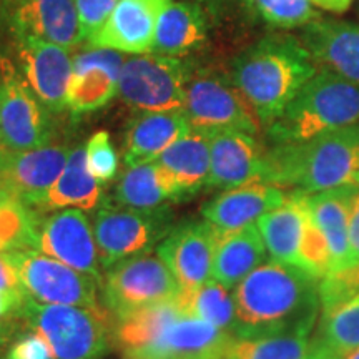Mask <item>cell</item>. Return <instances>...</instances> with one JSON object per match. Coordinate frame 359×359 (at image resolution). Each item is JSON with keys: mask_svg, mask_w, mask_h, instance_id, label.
Returning <instances> with one entry per match:
<instances>
[{"mask_svg": "<svg viewBox=\"0 0 359 359\" xmlns=\"http://www.w3.org/2000/svg\"><path fill=\"white\" fill-rule=\"evenodd\" d=\"M316 278L306 269L276 259L263 263L235 288L236 339L311 333L320 294Z\"/></svg>", "mask_w": 359, "mask_h": 359, "instance_id": "1", "label": "cell"}, {"mask_svg": "<svg viewBox=\"0 0 359 359\" xmlns=\"http://www.w3.org/2000/svg\"><path fill=\"white\" fill-rule=\"evenodd\" d=\"M318 72L303 42L293 35H268L233 58L230 80L269 127Z\"/></svg>", "mask_w": 359, "mask_h": 359, "instance_id": "2", "label": "cell"}, {"mask_svg": "<svg viewBox=\"0 0 359 359\" xmlns=\"http://www.w3.org/2000/svg\"><path fill=\"white\" fill-rule=\"evenodd\" d=\"M268 183L303 193L359 187V125L303 142L273 143L266 151Z\"/></svg>", "mask_w": 359, "mask_h": 359, "instance_id": "3", "label": "cell"}, {"mask_svg": "<svg viewBox=\"0 0 359 359\" xmlns=\"http://www.w3.org/2000/svg\"><path fill=\"white\" fill-rule=\"evenodd\" d=\"M359 122V83L318 69L269 125L273 143L303 142Z\"/></svg>", "mask_w": 359, "mask_h": 359, "instance_id": "4", "label": "cell"}, {"mask_svg": "<svg viewBox=\"0 0 359 359\" xmlns=\"http://www.w3.org/2000/svg\"><path fill=\"white\" fill-rule=\"evenodd\" d=\"M15 318L47 341L55 359H102L114 343V316L107 308L45 304L25 298Z\"/></svg>", "mask_w": 359, "mask_h": 359, "instance_id": "5", "label": "cell"}, {"mask_svg": "<svg viewBox=\"0 0 359 359\" xmlns=\"http://www.w3.org/2000/svg\"><path fill=\"white\" fill-rule=\"evenodd\" d=\"M175 217L168 206L128 208L103 203L93 217V235L103 268L148 255L172 231Z\"/></svg>", "mask_w": 359, "mask_h": 359, "instance_id": "6", "label": "cell"}, {"mask_svg": "<svg viewBox=\"0 0 359 359\" xmlns=\"http://www.w3.org/2000/svg\"><path fill=\"white\" fill-rule=\"evenodd\" d=\"M183 114L191 132L208 138L219 132L257 135L262 127L257 114L230 77L205 70H193Z\"/></svg>", "mask_w": 359, "mask_h": 359, "instance_id": "7", "label": "cell"}, {"mask_svg": "<svg viewBox=\"0 0 359 359\" xmlns=\"http://www.w3.org/2000/svg\"><path fill=\"white\" fill-rule=\"evenodd\" d=\"M191 74L183 58L154 53L130 57L120 74L118 97L138 111L183 110Z\"/></svg>", "mask_w": 359, "mask_h": 359, "instance_id": "8", "label": "cell"}, {"mask_svg": "<svg viewBox=\"0 0 359 359\" xmlns=\"http://www.w3.org/2000/svg\"><path fill=\"white\" fill-rule=\"evenodd\" d=\"M52 111L40 102L15 62L0 60V142L11 151L48 145L53 135Z\"/></svg>", "mask_w": 359, "mask_h": 359, "instance_id": "9", "label": "cell"}, {"mask_svg": "<svg viewBox=\"0 0 359 359\" xmlns=\"http://www.w3.org/2000/svg\"><path fill=\"white\" fill-rule=\"evenodd\" d=\"M103 303L114 320L173 299L180 285L160 257H133L107 269L100 283Z\"/></svg>", "mask_w": 359, "mask_h": 359, "instance_id": "10", "label": "cell"}, {"mask_svg": "<svg viewBox=\"0 0 359 359\" xmlns=\"http://www.w3.org/2000/svg\"><path fill=\"white\" fill-rule=\"evenodd\" d=\"M8 257L19 273L27 298L45 304L100 306L97 298L98 285L92 276L35 250L11 251Z\"/></svg>", "mask_w": 359, "mask_h": 359, "instance_id": "11", "label": "cell"}, {"mask_svg": "<svg viewBox=\"0 0 359 359\" xmlns=\"http://www.w3.org/2000/svg\"><path fill=\"white\" fill-rule=\"evenodd\" d=\"M35 250L102 283V262L93 226L82 210H55L48 217L37 213Z\"/></svg>", "mask_w": 359, "mask_h": 359, "instance_id": "12", "label": "cell"}, {"mask_svg": "<svg viewBox=\"0 0 359 359\" xmlns=\"http://www.w3.org/2000/svg\"><path fill=\"white\" fill-rule=\"evenodd\" d=\"M2 19L15 42L40 40L69 50L82 42L75 0H6Z\"/></svg>", "mask_w": 359, "mask_h": 359, "instance_id": "13", "label": "cell"}, {"mask_svg": "<svg viewBox=\"0 0 359 359\" xmlns=\"http://www.w3.org/2000/svg\"><path fill=\"white\" fill-rule=\"evenodd\" d=\"M219 233L222 230L206 219H183L156 246L160 259L182 288H193L210 280Z\"/></svg>", "mask_w": 359, "mask_h": 359, "instance_id": "14", "label": "cell"}, {"mask_svg": "<svg viewBox=\"0 0 359 359\" xmlns=\"http://www.w3.org/2000/svg\"><path fill=\"white\" fill-rule=\"evenodd\" d=\"M236 338L196 318L182 316L145 346L123 351V359H226Z\"/></svg>", "mask_w": 359, "mask_h": 359, "instance_id": "15", "label": "cell"}, {"mask_svg": "<svg viewBox=\"0 0 359 359\" xmlns=\"http://www.w3.org/2000/svg\"><path fill=\"white\" fill-rule=\"evenodd\" d=\"M255 137L245 132H219L210 137L212 167L205 190L226 191L268 183L266 151Z\"/></svg>", "mask_w": 359, "mask_h": 359, "instance_id": "16", "label": "cell"}, {"mask_svg": "<svg viewBox=\"0 0 359 359\" xmlns=\"http://www.w3.org/2000/svg\"><path fill=\"white\" fill-rule=\"evenodd\" d=\"M15 53L17 67L40 102L52 114L67 110L74 65L69 48L40 40H22L15 42Z\"/></svg>", "mask_w": 359, "mask_h": 359, "instance_id": "17", "label": "cell"}, {"mask_svg": "<svg viewBox=\"0 0 359 359\" xmlns=\"http://www.w3.org/2000/svg\"><path fill=\"white\" fill-rule=\"evenodd\" d=\"M70 150L64 143H48L25 151H11L0 168L8 195L35 210L64 172Z\"/></svg>", "mask_w": 359, "mask_h": 359, "instance_id": "18", "label": "cell"}, {"mask_svg": "<svg viewBox=\"0 0 359 359\" xmlns=\"http://www.w3.org/2000/svg\"><path fill=\"white\" fill-rule=\"evenodd\" d=\"M123 53L109 48H90L74 58L67 110L74 116L92 114L118 95Z\"/></svg>", "mask_w": 359, "mask_h": 359, "instance_id": "19", "label": "cell"}, {"mask_svg": "<svg viewBox=\"0 0 359 359\" xmlns=\"http://www.w3.org/2000/svg\"><path fill=\"white\" fill-rule=\"evenodd\" d=\"M173 0H120L109 20L88 39L92 48L130 55L150 53L160 15Z\"/></svg>", "mask_w": 359, "mask_h": 359, "instance_id": "20", "label": "cell"}, {"mask_svg": "<svg viewBox=\"0 0 359 359\" xmlns=\"http://www.w3.org/2000/svg\"><path fill=\"white\" fill-rule=\"evenodd\" d=\"M299 40L318 69L359 83V25L320 17L304 27Z\"/></svg>", "mask_w": 359, "mask_h": 359, "instance_id": "21", "label": "cell"}, {"mask_svg": "<svg viewBox=\"0 0 359 359\" xmlns=\"http://www.w3.org/2000/svg\"><path fill=\"white\" fill-rule=\"evenodd\" d=\"M288 195L280 187L251 183L223 191L201 206V217L222 231H235L285 203Z\"/></svg>", "mask_w": 359, "mask_h": 359, "instance_id": "22", "label": "cell"}, {"mask_svg": "<svg viewBox=\"0 0 359 359\" xmlns=\"http://www.w3.org/2000/svg\"><path fill=\"white\" fill-rule=\"evenodd\" d=\"M190 132V123L183 110L138 111L125 132V167L133 168L150 163Z\"/></svg>", "mask_w": 359, "mask_h": 359, "instance_id": "23", "label": "cell"}, {"mask_svg": "<svg viewBox=\"0 0 359 359\" xmlns=\"http://www.w3.org/2000/svg\"><path fill=\"white\" fill-rule=\"evenodd\" d=\"M303 191L288 195L285 203L257 219L268 253L276 262L302 268V246L309 224Z\"/></svg>", "mask_w": 359, "mask_h": 359, "instance_id": "24", "label": "cell"}, {"mask_svg": "<svg viewBox=\"0 0 359 359\" xmlns=\"http://www.w3.org/2000/svg\"><path fill=\"white\" fill-rule=\"evenodd\" d=\"M358 185H348L318 193H303L313 222L325 235L331 253V269L351 264L349 257V215Z\"/></svg>", "mask_w": 359, "mask_h": 359, "instance_id": "25", "label": "cell"}, {"mask_svg": "<svg viewBox=\"0 0 359 359\" xmlns=\"http://www.w3.org/2000/svg\"><path fill=\"white\" fill-rule=\"evenodd\" d=\"M208 40V20L203 7L190 0L172 2L160 15L150 53L183 58Z\"/></svg>", "mask_w": 359, "mask_h": 359, "instance_id": "26", "label": "cell"}, {"mask_svg": "<svg viewBox=\"0 0 359 359\" xmlns=\"http://www.w3.org/2000/svg\"><path fill=\"white\" fill-rule=\"evenodd\" d=\"M168 175L178 193V201L205 190L212 167L210 138L190 132L154 160Z\"/></svg>", "mask_w": 359, "mask_h": 359, "instance_id": "27", "label": "cell"}, {"mask_svg": "<svg viewBox=\"0 0 359 359\" xmlns=\"http://www.w3.org/2000/svg\"><path fill=\"white\" fill-rule=\"evenodd\" d=\"M266 251L257 223L235 231H222L213 259V281L228 290L236 288L250 273L262 266Z\"/></svg>", "mask_w": 359, "mask_h": 359, "instance_id": "28", "label": "cell"}, {"mask_svg": "<svg viewBox=\"0 0 359 359\" xmlns=\"http://www.w3.org/2000/svg\"><path fill=\"white\" fill-rule=\"evenodd\" d=\"M103 183L90 173L85 158V148L75 147L70 150L64 172L43 195L35 210H65L77 208L82 212L100 208L103 203Z\"/></svg>", "mask_w": 359, "mask_h": 359, "instance_id": "29", "label": "cell"}, {"mask_svg": "<svg viewBox=\"0 0 359 359\" xmlns=\"http://www.w3.org/2000/svg\"><path fill=\"white\" fill-rule=\"evenodd\" d=\"M172 200L178 193L156 161L127 168L115 188V203L128 208H158Z\"/></svg>", "mask_w": 359, "mask_h": 359, "instance_id": "30", "label": "cell"}, {"mask_svg": "<svg viewBox=\"0 0 359 359\" xmlns=\"http://www.w3.org/2000/svg\"><path fill=\"white\" fill-rule=\"evenodd\" d=\"M183 316L206 321L219 330L230 331L235 327V299L233 294L219 283L208 280L193 288H182L173 298Z\"/></svg>", "mask_w": 359, "mask_h": 359, "instance_id": "31", "label": "cell"}, {"mask_svg": "<svg viewBox=\"0 0 359 359\" xmlns=\"http://www.w3.org/2000/svg\"><path fill=\"white\" fill-rule=\"evenodd\" d=\"M182 316L173 299L138 309L114 320V344L122 349V353L145 346Z\"/></svg>", "mask_w": 359, "mask_h": 359, "instance_id": "32", "label": "cell"}, {"mask_svg": "<svg viewBox=\"0 0 359 359\" xmlns=\"http://www.w3.org/2000/svg\"><path fill=\"white\" fill-rule=\"evenodd\" d=\"M313 343L308 334H278L236 339L226 359H304Z\"/></svg>", "mask_w": 359, "mask_h": 359, "instance_id": "33", "label": "cell"}, {"mask_svg": "<svg viewBox=\"0 0 359 359\" xmlns=\"http://www.w3.org/2000/svg\"><path fill=\"white\" fill-rule=\"evenodd\" d=\"M37 212L15 198L0 200V253L35 250Z\"/></svg>", "mask_w": 359, "mask_h": 359, "instance_id": "34", "label": "cell"}, {"mask_svg": "<svg viewBox=\"0 0 359 359\" xmlns=\"http://www.w3.org/2000/svg\"><path fill=\"white\" fill-rule=\"evenodd\" d=\"M320 339L341 353L359 348V293L323 314Z\"/></svg>", "mask_w": 359, "mask_h": 359, "instance_id": "35", "label": "cell"}, {"mask_svg": "<svg viewBox=\"0 0 359 359\" xmlns=\"http://www.w3.org/2000/svg\"><path fill=\"white\" fill-rule=\"evenodd\" d=\"M262 19L276 29H298L320 19L311 0H246Z\"/></svg>", "mask_w": 359, "mask_h": 359, "instance_id": "36", "label": "cell"}, {"mask_svg": "<svg viewBox=\"0 0 359 359\" xmlns=\"http://www.w3.org/2000/svg\"><path fill=\"white\" fill-rule=\"evenodd\" d=\"M359 293V262L333 269L318 283V294L323 314L333 311Z\"/></svg>", "mask_w": 359, "mask_h": 359, "instance_id": "37", "label": "cell"}, {"mask_svg": "<svg viewBox=\"0 0 359 359\" xmlns=\"http://www.w3.org/2000/svg\"><path fill=\"white\" fill-rule=\"evenodd\" d=\"M85 158L90 173L102 183L111 182L118 172V155L105 130L93 133L85 145Z\"/></svg>", "mask_w": 359, "mask_h": 359, "instance_id": "38", "label": "cell"}, {"mask_svg": "<svg viewBox=\"0 0 359 359\" xmlns=\"http://www.w3.org/2000/svg\"><path fill=\"white\" fill-rule=\"evenodd\" d=\"M118 2L120 0H75L82 42H88V39L105 25Z\"/></svg>", "mask_w": 359, "mask_h": 359, "instance_id": "39", "label": "cell"}, {"mask_svg": "<svg viewBox=\"0 0 359 359\" xmlns=\"http://www.w3.org/2000/svg\"><path fill=\"white\" fill-rule=\"evenodd\" d=\"M7 359H55L50 346L37 333L25 334L12 344Z\"/></svg>", "mask_w": 359, "mask_h": 359, "instance_id": "40", "label": "cell"}, {"mask_svg": "<svg viewBox=\"0 0 359 359\" xmlns=\"http://www.w3.org/2000/svg\"><path fill=\"white\" fill-rule=\"evenodd\" d=\"M0 291L2 293L15 294L20 298H27L24 286H22L19 273L13 266L8 253H0Z\"/></svg>", "mask_w": 359, "mask_h": 359, "instance_id": "41", "label": "cell"}, {"mask_svg": "<svg viewBox=\"0 0 359 359\" xmlns=\"http://www.w3.org/2000/svg\"><path fill=\"white\" fill-rule=\"evenodd\" d=\"M349 257L351 263L359 262V190L354 195L349 215Z\"/></svg>", "mask_w": 359, "mask_h": 359, "instance_id": "42", "label": "cell"}, {"mask_svg": "<svg viewBox=\"0 0 359 359\" xmlns=\"http://www.w3.org/2000/svg\"><path fill=\"white\" fill-rule=\"evenodd\" d=\"M343 356L344 353L327 346V344L323 343L321 339H316L304 359H343Z\"/></svg>", "mask_w": 359, "mask_h": 359, "instance_id": "43", "label": "cell"}, {"mask_svg": "<svg viewBox=\"0 0 359 359\" xmlns=\"http://www.w3.org/2000/svg\"><path fill=\"white\" fill-rule=\"evenodd\" d=\"M25 302V298H20V296L2 293L0 291V320L6 316H15V313L19 311L22 303Z\"/></svg>", "mask_w": 359, "mask_h": 359, "instance_id": "44", "label": "cell"}, {"mask_svg": "<svg viewBox=\"0 0 359 359\" xmlns=\"http://www.w3.org/2000/svg\"><path fill=\"white\" fill-rule=\"evenodd\" d=\"M311 4L314 7L321 8V11L341 13L346 12L351 7L353 0H311Z\"/></svg>", "mask_w": 359, "mask_h": 359, "instance_id": "45", "label": "cell"}, {"mask_svg": "<svg viewBox=\"0 0 359 359\" xmlns=\"http://www.w3.org/2000/svg\"><path fill=\"white\" fill-rule=\"evenodd\" d=\"M12 333H13L12 325H8V323H0V348H2L4 344L11 339Z\"/></svg>", "mask_w": 359, "mask_h": 359, "instance_id": "46", "label": "cell"}, {"mask_svg": "<svg viewBox=\"0 0 359 359\" xmlns=\"http://www.w3.org/2000/svg\"><path fill=\"white\" fill-rule=\"evenodd\" d=\"M11 154V150H7L6 147H4V143L0 142V168H2V165H4V161H6V158H7V155Z\"/></svg>", "mask_w": 359, "mask_h": 359, "instance_id": "47", "label": "cell"}, {"mask_svg": "<svg viewBox=\"0 0 359 359\" xmlns=\"http://www.w3.org/2000/svg\"><path fill=\"white\" fill-rule=\"evenodd\" d=\"M6 198H12V196L8 195L6 185H4L2 178H0V200H6Z\"/></svg>", "mask_w": 359, "mask_h": 359, "instance_id": "48", "label": "cell"}, {"mask_svg": "<svg viewBox=\"0 0 359 359\" xmlns=\"http://www.w3.org/2000/svg\"><path fill=\"white\" fill-rule=\"evenodd\" d=\"M343 359H359V348H356V349H351V351L344 353Z\"/></svg>", "mask_w": 359, "mask_h": 359, "instance_id": "49", "label": "cell"}, {"mask_svg": "<svg viewBox=\"0 0 359 359\" xmlns=\"http://www.w3.org/2000/svg\"><path fill=\"white\" fill-rule=\"evenodd\" d=\"M193 2H196V4H200V6H201V2H208V0H193Z\"/></svg>", "mask_w": 359, "mask_h": 359, "instance_id": "50", "label": "cell"}, {"mask_svg": "<svg viewBox=\"0 0 359 359\" xmlns=\"http://www.w3.org/2000/svg\"><path fill=\"white\" fill-rule=\"evenodd\" d=\"M0 60H2V53H0Z\"/></svg>", "mask_w": 359, "mask_h": 359, "instance_id": "51", "label": "cell"}]
</instances>
